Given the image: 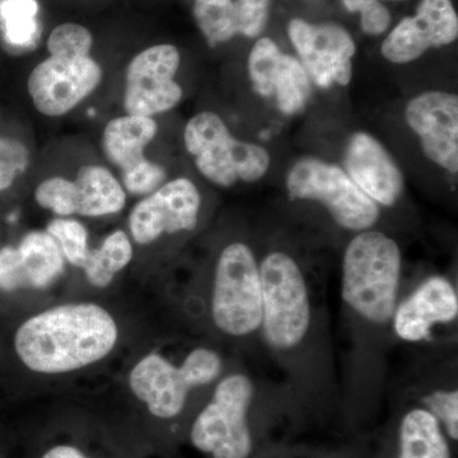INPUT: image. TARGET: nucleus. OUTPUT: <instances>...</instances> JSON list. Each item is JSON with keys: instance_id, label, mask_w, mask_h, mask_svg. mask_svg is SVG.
Masks as SVG:
<instances>
[{"instance_id": "nucleus-1", "label": "nucleus", "mask_w": 458, "mask_h": 458, "mask_svg": "<svg viewBox=\"0 0 458 458\" xmlns=\"http://www.w3.org/2000/svg\"><path fill=\"white\" fill-rule=\"evenodd\" d=\"M117 337L116 322L98 304H62L23 322L14 349L33 372L62 375L106 358Z\"/></svg>"}, {"instance_id": "nucleus-2", "label": "nucleus", "mask_w": 458, "mask_h": 458, "mask_svg": "<svg viewBox=\"0 0 458 458\" xmlns=\"http://www.w3.org/2000/svg\"><path fill=\"white\" fill-rule=\"evenodd\" d=\"M95 38L86 26L65 22L51 30L49 56L32 69L27 92L33 106L47 117H62L83 104L104 80V69L92 56Z\"/></svg>"}, {"instance_id": "nucleus-3", "label": "nucleus", "mask_w": 458, "mask_h": 458, "mask_svg": "<svg viewBox=\"0 0 458 458\" xmlns=\"http://www.w3.org/2000/svg\"><path fill=\"white\" fill-rule=\"evenodd\" d=\"M401 278V251L382 232L363 231L343 260V298L361 318L385 325L394 318Z\"/></svg>"}, {"instance_id": "nucleus-4", "label": "nucleus", "mask_w": 458, "mask_h": 458, "mask_svg": "<svg viewBox=\"0 0 458 458\" xmlns=\"http://www.w3.org/2000/svg\"><path fill=\"white\" fill-rule=\"evenodd\" d=\"M183 144L198 171L221 188H231L238 181L255 182L269 170L267 149L234 138L213 111H201L189 120L183 129Z\"/></svg>"}, {"instance_id": "nucleus-5", "label": "nucleus", "mask_w": 458, "mask_h": 458, "mask_svg": "<svg viewBox=\"0 0 458 458\" xmlns=\"http://www.w3.org/2000/svg\"><path fill=\"white\" fill-rule=\"evenodd\" d=\"M221 370V357L212 349H195L180 367L153 352L135 364L129 385L153 417L172 419L182 411L192 388L210 384Z\"/></svg>"}, {"instance_id": "nucleus-6", "label": "nucleus", "mask_w": 458, "mask_h": 458, "mask_svg": "<svg viewBox=\"0 0 458 458\" xmlns=\"http://www.w3.org/2000/svg\"><path fill=\"white\" fill-rule=\"evenodd\" d=\"M265 339L276 349L294 348L302 342L311 321V304L302 271L284 252H273L260 267Z\"/></svg>"}, {"instance_id": "nucleus-7", "label": "nucleus", "mask_w": 458, "mask_h": 458, "mask_svg": "<svg viewBox=\"0 0 458 458\" xmlns=\"http://www.w3.org/2000/svg\"><path fill=\"white\" fill-rule=\"evenodd\" d=\"M285 185L289 198L318 201L349 231H367L378 221V205L339 165L306 157L292 165Z\"/></svg>"}, {"instance_id": "nucleus-8", "label": "nucleus", "mask_w": 458, "mask_h": 458, "mask_svg": "<svg viewBox=\"0 0 458 458\" xmlns=\"http://www.w3.org/2000/svg\"><path fill=\"white\" fill-rule=\"evenodd\" d=\"M214 324L225 334L245 336L261 327L259 265L245 243H231L216 262L212 298Z\"/></svg>"}, {"instance_id": "nucleus-9", "label": "nucleus", "mask_w": 458, "mask_h": 458, "mask_svg": "<svg viewBox=\"0 0 458 458\" xmlns=\"http://www.w3.org/2000/svg\"><path fill=\"white\" fill-rule=\"evenodd\" d=\"M254 386L243 375L225 377L213 399L194 421L190 438L195 448L213 458H247L252 451L249 414Z\"/></svg>"}, {"instance_id": "nucleus-10", "label": "nucleus", "mask_w": 458, "mask_h": 458, "mask_svg": "<svg viewBox=\"0 0 458 458\" xmlns=\"http://www.w3.org/2000/svg\"><path fill=\"white\" fill-rule=\"evenodd\" d=\"M157 134L156 117L123 114L105 125L101 135L102 153L119 171V180L126 194L146 197L165 182V168L146 155Z\"/></svg>"}, {"instance_id": "nucleus-11", "label": "nucleus", "mask_w": 458, "mask_h": 458, "mask_svg": "<svg viewBox=\"0 0 458 458\" xmlns=\"http://www.w3.org/2000/svg\"><path fill=\"white\" fill-rule=\"evenodd\" d=\"M180 65V50L171 44L153 45L132 57L123 80L125 114L156 117L174 110L183 96L176 82Z\"/></svg>"}, {"instance_id": "nucleus-12", "label": "nucleus", "mask_w": 458, "mask_h": 458, "mask_svg": "<svg viewBox=\"0 0 458 458\" xmlns=\"http://www.w3.org/2000/svg\"><path fill=\"white\" fill-rule=\"evenodd\" d=\"M201 195L188 177L162 183L132 208L129 231L132 241L147 246L165 234L192 231L198 225Z\"/></svg>"}, {"instance_id": "nucleus-13", "label": "nucleus", "mask_w": 458, "mask_h": 458, "mask_svg": "<svg viewBox=\"0 0 458 458\" xmlns=\"http://www.w3.org/2000/svg\"><path fill=\"white\" fill-rule=\"evenodd\" d=\"M288 36L312 82L321 89L351 83L357 49L345 29L334 23L312 25L295 18L289 22Z\"/></svg>"}, {"instance_id": "nucleus-14", "label": "nucleus", "mask_w": 458, "mask_h": 458, "mask_svg": "<svg viewBox=\"0 0 458 458\" xmlns=\"http://www.w3.org/2000/svg\"><path fill=\"white\" fill-rule=\"evenodd\" d=\"M247 72L255 92L276 98L279 110L288 116L301 113L311 98V80L300 60L283 53L270 38L256 41Z\"/></svg>"}, {"instance_id": "nucleus-15", "label": "nucleus", "mask_w": 458, "mask_h": 458, "mask_svg": "<svg viewBox=\"0 0 458 458\" xmlns=\"http://www.w3.org/2000/svg\"><path fill=\"white\" fill-rule=\"evenodd\" d=\"M406 122L418 135L424 155L451 174L458 171V98L428 90L410 99Z\"/></svg>"}, {"instance_id": "nucleus-16", "label": "nucleus", "mask_w": 458, "mask_h": 458, "mask_svg": "<svg viewBox=\"0 0 458 458\" xmlns=\"http://www.w3.org/2000/svg\"><path fill=\"white\" fill-rule=\"evenodd\" d=\"M458 17L451 0H421L417 14L403 18L382 42V55L394 64L414 62L432 47L456 41Z\"/></svg>"}, {"instance_id": "nucleus-17", "label": "nucleus", "mask_w": 458, "mask_h": 458, "mask_svg": "<svg viewBox=\"0 0 458 458\" xmlns=\"http://www.w3.org/2000/svg\"><path fill=\"white\" fill-rule=\"evenodd\" d=\"M346 174L377 205L393 207L403 191V177L390 153L372 135L355 132L344 155Z\"/></svg>"}, {"instance_id": "nucleus-18", "label": "nucleus", "mask_w": 458, "mask_h": 458, "mask_svg": "<svg viewBox=\"0 0 458 458\" xmlns=\"http://www.w3.org/2000/svg\"><path fill=\"white\" fill-rule=\"evenodd\" d=\"M457 315L456 289L447 279L433 276L394 310V331L406 342H421L429 339L434 325L452 322Z\"/></svg>"}, {"instance_id": "nucleus-19", "label": "nucleus", "mask_w": 458, "mask_h": 458, "mask_svg": "<svg viewBox=\"0 0 458 458\" xmlns=\"http://www.w3.org/2000/svg\"><path fill=\"white\" fill-rule=\"evenodd\" d=\"M77 216L101 218L122 212L126 204L122 181L106 165H81L74 180Z\"/></svg>"}, {"instance_id": "nucleus-20", "label": "nucleus", "mask_w": 458, "mask_h": 458, "mask_svg": "<svg viewBox=\"0 0 458 458\" xmlns=\"http://www.w3.org/2000/svg\"><path fill=\"white\" fill-rule=\"evenodd\" d=\"M27 280V288L44 289L65 269V259L47 231H31L17 246Z\"/></svg>"}, {"instance_id": "nucleus-21", "label": "nucleus", "mask_w": 458, "mask_h": 458, "mask_svg": "<svg viewBox=\"0 0 458 458\" xmlns=\"http://www.w3.org/2000/svg\"><path fill=\"white\" fill-rule=\"evenodd\" d=\"M399 458H451L448 443L432 412L414 409L403 418Z\"/></svg>"}, {"instance_id": "nucleus-22", "label": "nucleus", "mask_w": 458, "mask_h": 458, "mask_svg": "<svg viewBox=\"0 0 458 458\" xmlns=\"http://www.w3.org/2000/svg\"><path fill=\"white\" fill-rule=\"evenodd\" d=\"M134 256L131 237L116 229L104 238L98 249H90L82 269L96 288L110 285L114 276L125 269Z\"/></svg>"}, {"instance_id": "nucleus-23", "label": "nucleus", "mask_w": 458, "mask_h": 458, "mask_svg": "<svg viewBox=\"0 0 458 458\" xmlns=\"http://www.w3.org/2000/svg\"><path fill=\"white\" fill-rule=\"evenodd\" d=\"M194 17L210 47L225 44L238 35L233 0H195Z\"/></svg>"}, {"instance_id": "nucleus-24", "label": "nucleus", "mask_w": 458, "mask_h": 458, "mask_svg": "<svg viewBox=\"0 0 458 458\" xmlns=\"http://www.w3.org/2000/svg\"><path fill=\"white\" fill-rule=\"evenodd\" d=\"M47 233L55 241L65 262L83 267L89 254V234L86 225L72 216H56L49 222Z\"/></svg>"}, {"instance_id": "nucleus-25", "label": "nucleus", "mask_w": 458, "mask_h": 458, "mask_svg": "<svg viewBox=\"0 0 458 458\" xmlns=\"http://www.w3.org/2000/svg\"><path fill=\"white\" fill-rule=\"evenodd\" d=\"M36 203L56 216H77L74 180L65 176L47 177L35 190Z\"/></svg>"}, {"instance_id": "nucleus-26", "label": "nucleus", "mask_w": 458, "mask_h": 458, "mask_svg": "<svg viewBox=\"0 0 458 458\" xmlns=\"http://www.w3.org/2000/svg\"><path fill=\"white\" fill-rule=\"evenodd\" d=\"M30 164L31 152L23 141L0 135V191L11 188Z\"/></svg>"}, {"instance_id": "nucleus-27", "label": "nucleus", "mask_w": 458, "mask_h": 458, "mask_svg": "<svg viewBox=\"0 0 458 458\" xmlns=\"http://www.w3.org/2000/svg\"><path fill=\"white\" fill-rule=\"evenodd\" d=\"M271 0H236L238 35L258 38L269 17Z\"/></svg>"}, {"instance_id": "nucleus-28", "label": "nucleus", "mask_w": 458, "mask_h": 458, "mask_svg": "<svg viewBox=\"0 0 458 458\" xmlns=\"http://www.w3.org/2000/svg\"><path fill=\"white\" fill-rule=\"evenodd\" d=\"M424 403L437 420H441L452 439H458V393L437 391L424 399Z\"/></svg>"}, {"instance_id": "nucleus-29", "label": "nucleus", "mask_w": 458, "mask_h": 458, "mask_svg": "<svg viewBox=\"0 0 458 458\" xmlns=\"http://www.w3.org/2000/svg\"><path fill=\"white\" fill-rule=\"evenodd\" d=\"M27 288L25 271L17 247L0 249V291L14 292Z\"/></svg>"}, {"instance_id": "nucleus-30", "label": "nucleus", "mask_w": 458, "mask_h": 458, "mask_svg": "<svg viewBox=\"0 0 458 458\" xmlns=\"http://www.w3.org/2000/svg\"><path fill=\"white\" fill-rule=\"evenodd\" d=\"M360 13L361 30L369 35H382L391 25L390 11L379 0L367 3Z\"/></svg>"}, {"instance_id": "nucleus-31", "label": "nucleus", "mask_w": 458, "mask_h": 458, "mask_svg": "<svg viewBox=\"0 0 458 458\" xmlns=\"http://www.w3.org/2000/svg\"><path fill=\"white\" fill-rule=\"evenodd\" d=\"M41 458H89L80 448L71 445H57L45 452Z\"/></svg>"}, {"instance_id": "nucleus-32", "label": "nucleus", "mask_w": 458, "mask_h": 458, "mask_svg": "<svg viewBox=\"0 0 458 458\" xmlns=\"http://www.w3.org/2000/svg\"><path fill=\"white\" fill-rule=\"evenodd\" d=\"M370 2V0H367V3Z\"/></svg>"}]
</instances>
